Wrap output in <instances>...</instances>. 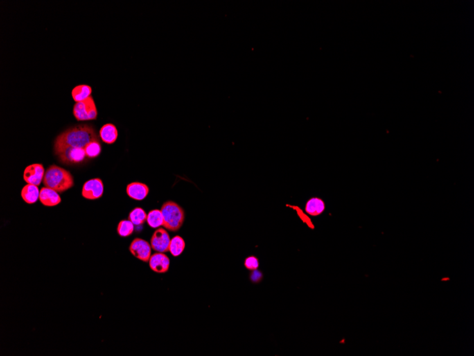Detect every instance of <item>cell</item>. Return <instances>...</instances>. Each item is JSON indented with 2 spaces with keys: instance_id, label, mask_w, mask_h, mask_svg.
<instances>
[{
  "instance_id": "7",
  "label": "cell",
  "mask_w": 474,
  "mask_h": 356,
  "mask_svg": "<svg viewBox=\"0 0 474 356\" xmlns=\"http://www.w3.org/2000/svg\"><path fill=\"white\" fill-rule=\"evenodd\" d=\"M170 240L169 233L166 230L158 228L151 238V246L157 253H167L169 251Z\"/></svg>"
},
{
  "instance_id": "22",
  "label": "cell",
  "mask_w": 474,
  "mask_h": 356,
  "mask_svg": "<svg viewBox=\"0 0 474 356\" xmlns=\"http://www.w3.org/2000/svg\"><path fill=\"white\" fill-rule=\"evenodd\" d=\"M287 206H289V207L295 210L296 213H297V215L300 217V218H301L305 224L308 225V227L312 228V229L315 228V226H314L313 224H312V221L310 220V217H309L307 214H305V213L303 212V210H302L301 208H300L298 206H290V205H287Z\"/></svg>"
},
{
  "instance_id": "12",
  "label": "cell",
  "mask_w": 474,
  "mask_h": 356,
  "mask_svg": "<svg viewBox=\"0 0 474 356\" xmlns=\"http://www.w3.org/2000/svg\"><path fill=\"white\" fill-rule=\"evenodd\" d=\"M39 201L46 207H53L61 204V198L58 192L44 186L40 190Z\"/></svg>"
},
{
  "instance_id": "21",
  "label": "cell",
  "mask_w": 474,
  "mask_h": 356,
  "mask_svg": "<svg viewBox=\"0 0 474 356\" xmlns=\"http://www.w3.org/2000/svg\"><path fill=\"white\" fill-rule=\"evenodd\" d=\"M85 151L87 157L91 159L98 157L102 152L101 144L100 141L91 142L85 147Z\"/></svg>"
},
{
  "instance_id": "18",
  "label": "cell",
  "mask_w": 474,
  "mask_h": 356,
  "mask_svg": "<svg viewBox=\"0 0 474 356\" xmlns=\"http://www.w3.org/2000/svg\"><path fill=\"white\" fill-rule=\"evenodd\" d=\"M128 218L134 226H142L146 221L147 214L142 208L136 207L129 213Z\"/></svg>"
},
{
  "instance_id": "13",
  "label": "cell",
  "mask_w": 474,
  "mask_h": 356,
  "mask_svg": "<svg viewBox=\"0 0 474 356\" xmlns=\"http://www.w3.org/2000/svg\"><path fill=\"white\" fill-rule=\"evenodd\" d=\"M324 210H325V204L320 198H310L305 204V212L311 216H318L324 211Z\"/></svg>"
},
{
  "instance_id": "24",
  "label": "cell",
  "mask_w": 474,
  "mask_h": 356,
  "mask_svg": "<svg viewBox=\"0 0 474 356\" xmlns=\"http://www.w3.org/2000/svg\"><path fill=\"white\" fill-rule=\"evenodd\" d=\"M263 273L261 271L254 270L252 271V273L251 274L250 279L251 282H254V283H258L261 281L262 279H263Z\"/></svg>"
},
{
  "instance_id": "4",
  "label": "cell",
  "mask_w": 474,
  "mask_h": 356,
  "mask_svg": "<svg viewBox=\"0 0 474 356\" xmlns=\"http://www.w3.org/2000/svg\"><path fill=\"white\" fill-rule=\"evenodd\" d=\"M73 115L78 121H89L98 118V109L94 99L91 96L83 101L76 102L73 107Z\"/></svg>"
},
{
  "instance_id": "8",
  "label": "cell",
  "mask_w": 474,
  "mask_h": 356,
  "mask_svg": "<svg viewBox=\"0 0 474 356\" xmlns=\"http://www.w3.org/2000/svg\"><path fill=\"white\" fill-rule=\"evenodd\" d=\"M104 193V184L99 178L86 181L82 186V196L88 200H96L102 197Z\"/></svg>"
},
{
  "instance_id": "5",
  "label": "cell",
  "mask_w": 474,
  "mask_h": 356,
  "mask_svg": "<svg viewBox=\"0 0 474 356\" xmlns=\"http://www.w3.org/2000/svg\"><path fill=\"white\" fill-rule=\"evenodd\" d=\"M129 250L136 258L142 262H148L152 256V246L148 241L143 239H134L129 246Z\"/></svg>"
},
{
  "instance_id": "2",
  "label": "cell",
  "mask_w": 474,
  "mask_h": 356,
  "mask_svg": "<svg viewBox=\"0 0 474 356\" xmlns=\"http://www.w3.org/2000/svg\"><path fill=\"white\" fill-rule=\"evenodd\" d=\"M44 186L58 193H64L74 186V179L71 172L56 165H51L45 172Z\"/></svg>"
},
{
  "instance_id": "11",
  "label": "cell",
  "mask_w": 474,
  "mask_h": 356,
  "mask_svg": "<svg viewBox=\"0 0 474 356\" xmlns=\"http://www.w3.org/2000/svg\"><path fill=\"white\" fill-rule=\"evenodd\" d=\"M149 193V188L145 183L132 182L127 186V194L129 198L136 201H143Z\"/></svg>"
},
{
  "instance_id": "9",
  "label": "cell",
  "mask_w": 474,
  "mask_h": 356,
  "mask_svg": "<svg viewBox=\"0 0 474 356\" xmlns=\"http://www.w3.org/2000/svg\"><path fill=\"white\" fill-rule=\"evenodd\" d=\"M44 167L41 163H34L26 167L24 172V180L28 184L39 186L44 180Z\"/></svg>"
},
{
  "instance_id": "14",
  "label": "cell",
  "mask_w": 474,
  "mask_h": 356,
  "mask_svg": "<svg viewBox=\"0 0 474 356\" xmlns=\"http://www.w3.org/2000/svg\"><path fill=\"white\" fill-rule=\"evenodd\" d=\"M100 139L107 145H112L118 138L117 128L114 124L107 123L104 125L100 129Z\"/></svg>"
},
{
  "instance_id": "10",
  "label": "cell",
  "mask_w": 474,
  "mask_h": 356,
  "mask_svg": "<svg viewBox=\"0 0 474 356\" xmlns=\"http://www.w3.org/2000/svg\"><path fill=\"white\" fill-rule=\"evenodd\" d=\"M149 262L151 269L159 274L167 272L170 268V259L165 253H156L152 255Z\"/></svg>"
},
{
  "instance_id": "17",
  "label": "cell",
  "mask_w": 474,
  "mask_h": 356,
  "mask_svg": "<svg viewBox=\"0 0 474 356\" xmlns=\"http://www.w3.org/2000/svg\"><path fill=\"white\" fill-rule=\"evenodd\" d=\"M186 248L184 239L179 235H175L170 240L169 252L173 257H179L182 254Z\"/></svg>"
},
{
  "instance_id": "19",
  "label": "cell",
  "mask_w": 474,
  "mask_h": 356,
  "mask_svg": "<svg viewBox=\"0 0 474 356\" xmlns=\"http://www.w3.org/2000/svg\"><path fill=\"white\" fill-rule=\"evenodd\" d=\"M147 224L151 228H158L163 225V216L161 210L154 209L147 215Z\"/></svg>"
},
{
  "instance_id": "20",
  "label": "cell",
  "mask_w": 474,
  "mask_h": 356,
  "mask_svg": "<svg viewBox=\"0 0 474 356\" xmlns=\"http://www.w3.org/2000/svg\"><path fill=\"white\" fill-rule=\"evenodd\" d=\"M117 233L120 237H127L130 236L134 233V225L129 220H123L118 223L117 226Z\"/></svg>"
},
{
  "instance_id": "16",
  "label": "cell",
  "mask_w": 474,
  "mask_h": 356,
  "mask_svg": "<svg viewBox=\"0 0 474 356\" xmlns=\"http://www.w3.org/2000/svg\"><path fill=\"white\" fill-rule=\"evenodd\" d=\"M92 88L88 85L75 86L72 91L71 95L75 102H81L91 96Z\"/></svg>"
},
{
  "instance_id": "23",
  "label": "cell",
  "mask_w": 474,
  "mask_h": 356,
  "mask_svg": "<svg viewBox=\"0 0 474 356\" xmlns=\"http://www.w3.org/2000/svg\"><path fill=\"white\" fill-rule=\"evenodd\" d=\"M244 267L247 268L248 270L254 271L258 269L259 267V260L254 255L247 257L244 260Z\"/></svg>"
},
{
  "instance_id": "15",
  "label": "cell",
  "mask_w": 474,
  "mask_h": 356,
  "mask_svg": "<svg viewBox=\"0 0 474 356\" xmlns=\"http://www.w3.org/2000/svg\"><path fill=\"white\" fill-rule=\"evenodd\" d=\"M40 190L39 187L33 184H26L21 191V198L28 204H35L39 199Z\"/></svg>"
},
{
  "instance_id": "3",
  "label": "cell",
  "mask_w": 474,
  "mask_h": 356,
  "mask_svg": "<svg viewBox=\"0 0 474 356\" xmlns=\"http://www.w3.org/2000/svg\"><path fill=\"white\" fill-rule=\"evenodd\" d=\"M163 216V226L172 232H177L182 227L186 214L184 210L177 203L168 201L161 207Z\"/></svg>"
},
{
  "instance_id": "6",
  "label": "cell",
  "mask_w": 474,
  "mask_h": 356,
  "mask_svg": "<svg viewBox=\"0 0 474 356\" xmlns=\"http://www.w3.org/2000/svg\"><path fill=\"white\" fill-rule=\"evenodd\" d=\"M55 155L58 158L59 161L64 165L82 163L87 157L85 149L80 148H66L56 153Z\"/></svg>"
},
{
  "instance_id": "1",
  "label": "cell",
  "mask_w": 474,
  "mask_h": 356,
  "mask_svg": "<svg viewBox=\"0 0 474 356\" xmlns=\"http://www.w3.org/2000/svg\"><path fill=\"white\" fill-rule=\"evenodd\" d=\"M93 141H100L94 127L87 124H81L66 129L57 136L53 150L55 154L66 148L85 149Z\"/></svg>"
}]
</instances>
